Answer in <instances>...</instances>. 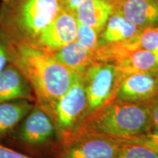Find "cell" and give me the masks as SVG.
Returning a JSON list of instances; mask_svg holds the SVG:
<instances>
[{
  "label": "cell",
  "mask_w": 158,
  "mask_h": 158,
  "mask_svg": "<svg viewBox=\"0 0 158 158\" xmlns=\"http://www.w3.org/2000/svg\"><path fill=\"white\" fill-rule=\"evenodd\" d=\"M10 62L24 76L35 102L50 115L53 105L68 89L76 73L57 61L50 51L28 43L9 40Z\"/></svg>",
  "instance_id": "1"
},
{
  "label": "cell",
  "mask_w": 158,
  "mask_h": 158,
  "mask_svg": "<svg viewBox=\"0 0 158 158\" xmlns=\"http://www.w3.org/2000/svg\"><path fill=\"white\" fill-rule=\"evenodd\" d=\"M63 7L62 0H2L0 30L12 42L34 43Z\"/></svg>",
  "instance_id": "2"
},
{
  "label": "cell",
  "mask_w": 158,
  "mask_h": 158,
  "mask_svg": "<svg viewBox=\"0 0 158 158\" xmlns=\"http://www.w3.org/2000/svg\"><path fill=\"white\" fill-rule=\"evenodd\" d=\"M152 130V123L147 102L114 99L86 118L75 133L84 132L126 139Z\"/></svg>",
  "instance_id": "3"
},
{
  "label": "cell",
  "mask_w": 158,
  "mask_h": 158,
  "mask_svg": "<svg viewBox=\"0 0 158 158\" xmlns=\"http://www.w3.org/2000/svg\"><path fill=\"white\" fill-rule=\"evenodd\" d=\"M86 107V93L83 73H76L70 87L54 102L50 113L56 126L59 146L80 127Z\"/></svg>",
  "instance_id": "4"
},
{
  "label": "cell",
  "mask_w": 158,
  "mask_h": 158,
  "mask_svg": "<svg viewBox=\"0 0 158 158\" xmlns=\"http://www.w3.org/2000/svg\"><path fill=\"white\" fill-rule=\"evenodd\" d=\"M83 77L86 93L84 122L116 99L123 78L115 65L100 62L89 65L83 73Z\"/></svg>",
  "instance_id": "5"
},
{
  "label": "cell",
  "mask_w": 158,
  "mask_h": 158,
  "mask_svg": "<svg viewBox=\"0 0 158 158\" xmlns=\"http://www.w3.org/2000/svg\"><path fill=\"white\" fill-rule=\"evenodd\" d=\"M6 141L29 149L48 147L56 141L59 143L52 118L36 102Z\"/></svg>",
  "instance_id": "6"
},
{
  "label": "cell",
  "mask_w": 158,
  "mask_h": 158,
  "mask_svg": "<svg viewBox=\"0 0 158 158\" xmlns=\"http://www.w3.org/2000/svg\"><path fill=\"white\" fill-rule=\"evenodd\" d=\"M121 145L116 138L79 132L61 144L56 158H115Z\"/></svg>",
  "instance_id": "7"
},
{
  "label": "cell",
  "mask_w": 158,
  "mask_h": 158,
  "mask_svg": "<svg viewBox=\"0 0 158 158\" xmlns=\"http://www.w3.org/2000/svg\"><path fill=\"white\" fill-rule=\"evenodd\" d=\"M78 23L73 12L63 7L34 43L51 52L76 40Z\"/></svg>",
  "instance_id": "8"
},
{
  "label": "cell",
  "mask_w": 158,
  "mask_h": 158,
  "mask_svg": "<svg viewBox=\"0 0 158 158\" xmlns=\"http://www.w3.org/2000/svg\"><path fill=\"white\" fill-rule=\"evenodd\" d=\"M158 94V69L126 77L118 88L116 99L147 102Z\"/></svg>",
  "instance_id": "9"
},
{
  "label": "cell",
  "mask_w": 158,
  "mask_h": 158,
  "mask_svg": "<svg viewBox=\"0 0 158 158\" xmlns=\"http://www.w3.org/2000/svg\"><path fill=\"white\" fill-rule=\"evenodd\" d=\"M114 10L141 30L158 26V0H124L114 5Z\"/></svg>",
  "instance_id": "10"
},
{
  "label": "cell",
  "mask_w": 158,
  "mask_h": 158,
  "mask_svg": "<svg viewBox=\"0 0 158 158\" xmlns=\"http://www.w3.org/2000/svg\"><path fill=\"white\" fill-rule=\"evenodd\" d=\"M14 100L35 102L29 82L12 63L0 73V103Z\"/></svg>",
  "instance_id": "11"
},
{
  "label": "cell",
  "mask_w": 158,
  "mask_h": 158,
  "mask_svg": "<svg viewBox=\"0 0 158 158\" xmlns=\"http://www.w3.org/2000/svg\"><path fill=\"white\" fill-rule=\"evenodd\" d=\"M114 12V5L108 0H85L74 13L78 23L101 31Z\"/></svg>",
  "instance_id": "12"
},
{
  "label": "cell",
  "mask_w": 158,
  "mask_h": 158,
  "mask_svg": "<svg viewBox=\"0 0 158 158\" xmlns=\"http://www.w3.org/2000/svg\"><path fill=\"white\" fill-rule=\"evenodd\" d=\"M34 105L35 102L28 100H14L0 103V143L7 140Z\"/></svg>",
  "instance_id": "13"
},
{
  "label": "cell",
  "mask_w": 158,
  "mask_h": 158,
  "mask_svg": "<svg viewBox=\"0 0 158 158\" xmlns=\"http://www.w3.org/2000/svg\"><path fill=\"white\" fill-rule=\"evenodd\" d=\"M51 53L61 64L75 73H84L85 69L94 62V52L76 40Z\"/></svg>",
  "instance_id": "14"
},
{
  "label": "cell",
  "mask_w": 158,
  "mask_h": 158,
  "mask_svg": "<svg viewBox=\"0 0 158 158\" xmlns=\"http://www.w3.org/2000/svg\"><path fill=\"white\" fill-rule=\"evenodd\" d=\"M140 31L141 29L130 22L123 15L114 10L99 35L98 47L131 38Z\"/></svg>",
  "instance_id": "15"
},
{
  "label": "cell",
  "mask_w": 158,
  "mask_h": 158,
  "mask_svg": "<svg viewBox=\"0 0 158 158\" xmlns=\"http://www.w3.org/2000/svg\"><path fill=\"white\" fill-rule=\"evenodd\" d=\"M123 78L138 73L157 70L158 57L152 51L138 49L115 64Z\"/></svg>",
  "instance_id": "16"
},
{
  "label": "cell",
  "mask_w": 158,
  "mask_h": 158,
  "mask_svg": "<svg viewBox=\"0 0 158 158\" xmlns=\"http://www.w3.org/2000/svg\"><path fill=\"white\" fill-rule=\"evenodd\" d=\"M138 34L131 38L99 46L94 52V62L115 65L130 53L140 49Z\"/></svg>",
  "instance_id": "17"
},
{
  "label": "cell",
  "mask_w": 158,
  "mask_h": 158,
  "mask_svg": "<svg viewBox=\"0 0 158 158\" xmlns=\"http://www.w3.org/2000/svg\"><path fill=\"white\" fill-rule=\"evenodd\" d=\"M115 158H158V154L144 146L122 143Z\"/></svg>",
  "instance_id": "18"
},
{
  "label": "cell",
  "mask_w": 158,
  "mask_h": 158,
  "mask_svg": "<svg viewBox=\"0 0 158 158\" xmlns=\"http://www.w3.org/2000/svg\"><path fill=\"white\" fill-rule=\"evenodd\" d=\"M100 31L89 26L78 23L76 41L79 44L94 52L98 47V39Z\"/></svg>",
  "instance_id": "19"
},
{
  "label": "cell",
  "mask_w": 158,
  "mask_h": 158,
  "mask_svg": "<svg viewBox=\"0 0 158 158\" xmlns=\"http://www.w3.org/2000/svg\"><path fill=\"white\" fill-rule=\"evenodd\" d=\"M138 36L140 49L155 53L158 57V26L142 29Z\"/></svg>",
  "instance_id": "20"
},
{
  "label": "cell",
  "mask_w": 158,
  "mask_h": 158,
  "mask_svg": "<svg viewBox=\"0 0 158 158\" xmlns=\"http://www.w3.org/2000/svg\"><path fill=\"white\" fill-rule=\"evenodd\" d=\"M117 140L121 143H134L144 146L152 149L158 154V129L152 130L147 133L141 134L136 137Z\"/></svg>",
  "instance_id": "21"
},
{
  "label": "cell",
  "mask_w": 158,
  "mask_h": 158,
  "mask_svg": "<svg viewBox=\"0 0 158 158\" xmlns=\"http://www.w3.org/2000/svg\"><path fill=\"white\" fill-rule=\"evenodd\" d=\"M8 44L9 40L0 30V73L10 63Z\"/></svg>",
  "instance_id": "22"
},
{
  "label": "cell",
  "mask_w": 158,
  "mask_h": 158,
  "mask_svg": "<svg viewBox=\"0 0 158 158\" xmlns=\"http://www.w3.org/2000/svg\"><path fill=\"white\" fill-rule=\"evenodd\" d=\"M151 114L152 130L158 129V94L147 102Z\"/></svg>",
  "instance_id": "23"
},
{
  "label": "cell",
  "mask_w": 158,
  "mask_h": 158,
  "mask_svg": "<svg viewBox=\"0 0 158 158\" xmlns=\"http://www.w3.org/2000/svg\"><path fill=\"white\" fill-rule=\"evenodd\" d=\"M0 158H32L0 143Z\"/></svg>",
  "instance_id": "24"
},
{
  "label": "cell",
  "mask_w": 158,
  "mask_h": 158,
  "mask_svg": "<svg viewBox=\"0 0 158 158\" xmlns=\"http://www.w3.org/2000/svg\"><path fill=\"white\" fill-rule=\"evenodd\" d=\"M85 0H62L64 7L71 12H75L77 7Z\"/></svg>",
  "instance_id": "25"
},
{
  "label": "cell",
  "mask_w": 158,
  "mask_h": 158,
  "mask_svg": "<svg viewBox=\"0 0 158 158\" xmlns=\"http://www.w3.org/2000/svg\"><path fill=\"white\" fill-rule=\"evenodd\" d=\"M108 1L110 2L113 4V5H116V4H117V3L122 2H123L124 0H108Z\"/></svg>",
  "instance_id": "26"
}]
</instances>
